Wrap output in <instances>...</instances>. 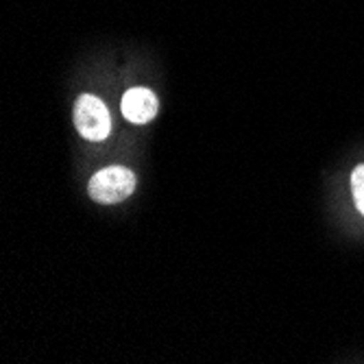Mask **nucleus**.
Here are the masks:
<instances>
[{
    "mask_svg": "<svg viewBox=\"0 0 364 364\" xmlns=\"http://www.w3.org/2000/svg\"><path fill=\"white\" fill-rule=\"evenodd\" d=\"M134 190H136V175L122 166H109L98 171L87 183L90 196L96 203H105V205L124 201L127 196L134 194Z\"/></svg>",
    "mask_w": 364,
    "mask_h": 364,
    "instance_id": "nucleus-1",
    "label": "nucleus"
},
{
    "mask_svg": "<svg viewBox=\"0 0 364 364\" xmlns=\"http://www.w3.org/2000/svg\"><path fill=\"white\" fill-rule=\"evenodd\" d=\"M75 127L85 140L101 142L109 136L112 118L101 98L83 94L75 103Z\"/></svg>",
    "mask_w": 364,
    "mask_h": 364,
    "instance_id": "nucleus-2",
    "label": "nucleus"
},
{
    "mask_svg": "<svg viewBox=\"0 0 364 364\" xmlns=\"http://www.w3.org/2000/svg\"><path fill=\"white\" fill-rule=\"evenodd\" d=\"M122 116L136 124L151 122L157 116V96L146 87H134L122 96Z\"/></svg>",
    "mask_w": 364,
    "mask_h": 364,
    "instance_id": "nucleus-3",
    "label": "nucleus"
},
{
    "mask_svg": "<svg viewBox=\"0 0 364 364\" xmlns=\"http://www.w3.org/2000/svg\"><path fill=\"white\" fill-rule=\"evenodd\" d=\"M351 190L355 198V208L364 214V164L358 166L351 175Z\"/></svg>",
    "mask_w": 364,
    "mask_h": 364,
    "instance_id": "nucleus-4",
    "label": "nucleus"
}]
</instances>
